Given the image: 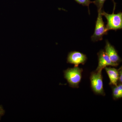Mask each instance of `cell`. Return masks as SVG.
<instances>
[{"mask_svg":"<svg viewBox=\"0 0 122 122\" xmlns=\"http://www.w3.org/2000/svg\"><path fill=\"white\" fill-rule=\"evenodd\" d=\"M114 4L113 11L112 14H109L102 10L101 13L102 16L106 18L107 23L106 25L108 31L110 30H117L122 28V13L120 12L117 14H114L115 3Z\"/></svg>","mask_w":122,"mask_h":122,"instance_id":"6da1fadb","label":"cell"},{"mask_svg":"<svg viewBox=\"0 0 122 122\" xmlns=\"http://www.w3.org/2000/svg\"><path fill=\"white\" fill-rule=\"evenodd\" d=\"M82 72L83 69L78 66L68 68L64 71V77L70 86L73 87H78L79 84L81 80Z\"/></svg>","mask_w":122,"mask_h":122,"instance_id":"7a4b0ae2","label":"cell"},{"mask_svg":"<svg viewBox=\"0 0 122 122\" xmlns=\"http://www.w3.org/2000/svg\"><path fill=\"white\" fill-rule=\"evenodd\" d=\"M102 70H96L92 72L90 77L91 85L94 92L97 94L105 96L103 83Z\"/></svg>","mask_w":122,"mask_h":122,"instance_id":"3957f363","label":"cell"},{"mask_svg":"<svg viewBox=\"0 0 122 122\" xmlns=\"http://www.w3.org/2000/svg\"><path fill=\"white\" fill-rule=\"evenodd\" d=\"M102 10L98 11V15L96 20L94 32L91 37V40L93 42L102 40L103 36L107 35L108 31L103 20L102 16L101 13Z\"/></svg>","mask_w":122,"mask_h":122,"instance_id":"277c9868","label":"cell"},{"mask_svg":"<svg viewBox=\"0 0 122 122\" xmlns=\"http://www.w3.org/2000/svg\"><path fill=\"white\" fill-rule=\"evenodd\" d=\"M87 59L86 55L78 51H72L68 55L67 62L74 64L75 67H77L79 64L84 65Z\"/></svg>","mask_w":122,"mask_h":122,"instance_id":"5b68a950","label":"cell"},{"mask_svg":"<svg viewBox=\"0 0 122 122\" xmlns=\"http://www.w3.org/2000/svg\"><path fill=\"white\" fill-rule=\"evenodd\" d=\"M98 58V65L96 70H102L107 66H117L119 64L114 63L112 62L105 52L104 50H102L100 51L97 54Z\"/></svg>","mask_w":122,"mask_h":122,"instance_id":"8992f818","label":"cell"},{"mask_svg":"<svg viewBox=\"0 0 122 122\" xmlns=\"http://www.w3.org/2000/svg\"><path fill=\"white\" fill-rule=\"evenodd\" d=\"M105 52L111 61L114 63L119 64L122 61L115 48L107 40L106 41Z\"/></svg>","mask_w":122,"mask_h":122,"instance_id":"52a82bcc","label":"cell"},{"mask_svg":"<svg viewBox=\"0 0 122 122\" xmlns=\"http://www.w3.org/2000/svg\"><path fill=\"white\" fill-rule=\"evenodd\" d=\"M104 69L109 76L110 81L109 84L114 86H117L119 79L118 70L111 67H106Z\"/></svg>","mask_w":122,"mask_h":122,"instance_id":"ba28073f","label":"cell"},{"mask_svg":"<svg viewBox=\"0 0 122 122\" xmlns=\"http://www.w3.org/2000/svg\"><path fill=\"white\" fill-rule=\"evenodd\" d=\"M113 98L117 99L122 97V85L120 83L118 85L115 86L113 90Z\"/></svg>","mask_w":122,"mask_h":122,"instance_id":"9c48e42d","label":"cell"},{"mask_svg":"<svg viewBox=\"0 0 122 122\" xmlns=\"http://www.w3.org/2000/svg\"><path fill=\"white\" fill-rule=\"evenodd\" d=\"M77 3L81 5L84 6H86L88 7L89 10V12L90 14L89 7L90 5L92 3H93V1H91L90 0H75Z\"/></svg>","mask_w":122,"mask_h":122,"instance_id":"30bf717a","label":"cell"},{"mask_svg":"<svg viewBox=\"0 0 122 122\" xmlns=\"http://www.w3.org/2000/svg\"><path fill=\"white\" fill-rule=\"evenodd\" d=\"M106 0H95L94 1V3L97 8L98 11L102 10L103 5ZM113 0L114 1V0Z\"/></svg>","mask_w":122,"mask_h":122,"instance_id":"8fae6325","label":"cell"},{"mask_svg":"<svg viewBox=\"0 0 122 122\" xmlns=\"http://www.w3.org/2000/svg\"><path fill=\"white\" fill-rule=\"evenodd\" d=\"M119 79L118 81L120 83H122V67H120L118 70Z\"/></svg>","mask_w":122,"mask_h":122,"instance_id":"7c38bea8","label":"cell"},{"mask_svg":"<svg viewBox=\"0 0 122 122\" xmlns=\"http://www.w3.org/2000/svg\"><path fill=\"white\" fill-rule=\"evenodd\" d=\"M5 111L1 105H0V120H1V117L4 115Z\"/></svg>","mask_w":122,"mask_h":122,"instance_id":"4fadbf2b","label":"cell"}]
</instances>
